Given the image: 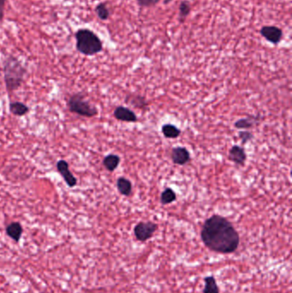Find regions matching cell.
Returning a JSON list of instances; mask_svg holds the SVG:
<instances>
[{"label":"cell","instance_id":"6da1fadb","mask_svg":"<svg viewBox=\"0 0 292 293\" xmlns=\"http://www.w3.org/2000/svg\"><path fill=\"white\" fill-rule=\"evenodd\" d=\"M201 237L205 246L217 253H233L240 243L239 234L232 223L217 214L204 222Z\"/></svg>","mask_w":292,"mask_h":293},{"label":"cell","instance_id":"7a4b0ae2","mask_svg":"<svg viewBox=\"0 0 292 293\" xmlns=\"http://www.w3.org/2000/svg\"><path fill=\"white\" fill-rule=\"evenodd\" d=\"M26 73V68L17 57L12 55L6 57L4 61V79L10 94L20 88Z\"/></svg>","mask_w":292,"mask_h":293},{"label":"cell","instance_id":"3957f363","mask_svg":"<svg viewBox=\"0 0 292 293\" xmlns=\"http://www.w3.org/2000/svg\"><path fill=\"white\" fill-rule=\"evenodd\" d=\"M76 47L85 56H94L103 50V43L95 32L89 29H80L75 34Z\"/></svg>","mask_w":292,"mask_h":293},{"label":"cell","instance_id":"277c9868","mask_svg":"<svg viewBox=\"0 0 292 293\" xmlns=\"http://www.w3.org/2000/svg\"><path fill=\"white\" fill-rule=\"evenodd\" d=\"M67 105L71 112L83 117L93 118L98 115V109L85 100L83 93H78L69 97Z\"/></svg>","mask_w":292,"mask_h":293},{"label":"cell","instance_id":"5b68a950","mask_svg":"<svg viewBox=\"0 0 292 293\" xmlns=\"http://www.w3.org/2000/svg\"><path fill=\"white\" fill-rule=\"evenodd\" d=\"M157 229L158 225L154 222H140L134 228V232L137 240L146 242L147 240L152 238Z\"/></svg>","mask_w":292,"mask_h":293},{"label":"cell","instance_id":"8992f818","mask_svg":"<svg viewBox=\"0 0 292 293\" xmlns=\"http://www.w3.org/2000/svg\"><path fill=\"white\" fill-rule=\"evenodd\" d=\"M261 34L268 42L277 45L283 38V31L276 26H264L261 29Z\"/></svg>","mask_w":292,"mask_h":293},{"label":"cell","instance_id":"52a82bcc","mask_svg":"<svg viewBox=\"0 0 292 293\" xmlns=\"http://www.w3.org/2000/svg\"><path fill=\"white\" fill-rule=\"evenodd\" d=\"M57 169L69 188H73L78 185V180L69 170V164L66 160L59 159L57 162Z\"/></svg>","mask_w":292,"mask_h":293},{"label":"cell","instance_id":"ba28073f","mask_svg":"<svg viewBox=\"0 0 292 293\" xmlns=\"http://www.w3.org/2000/svg\"><path fill=\"white\" fill-rule=\"evenodd\" d=\"M172 159L176 165H185L190 160V154L187 148L177 147L172 149Z\"/></svg>","mask_w":292,"mask_h":293},{"label":"cell","instance_id":"9c48e42d","mask_svg":"<svg viewBox=\"0 0 292 293\" xmlns=\"http://www.w3.org/2000/svg\"><path fill=\"white\" fill-rule=\"evenodd\" d=\"M114 117L116 120L123 122L134 123L137 121V117L135 112L124 106H118L115 109Z\"/></svg>","mask_w":292,"mask_h":293},{"label":"cell","instance_id":"30bf717a","mask_svg":"<svg viewBox=\"0 0 292 293\" xmlns=\"http://www.w3.org/2000/svg\"><path fill=\"white\" fill-rule=\"evenodd\" d=\"M247 155L244 148L234 145L229 151V159L236 165H244L246 161Z\"/></svg>","mask_w":292,"mask_h":293},{"label":"cell","instance_id":"8fae6325","mask_svg":"<svg viewBox=\"0 0 292 293\" xmlns=\"http://www.w3.org/2000/svg\"><path fill=\"white\" fill-rule=\"evenodd\" d=\"M6 231L7 236L13 239L15 242L18 243L23 235V226L19 222H12L6 226Z\"/></svg>","mask_w":292,"mask_h":293},{"label":"cell","instance_id":"7c38bea8","mask_svg":"<svg viewBox=\"0 0 292 293\" xmlns=\"http://www.w3.org/2000/svg\"><path fill=\"white\" fill-rule=\"evenodd\" d=\"M10 111L15 116L22 117L26 114L29 113V108L28 105H25L24 103L19 102V101H15L10 104Z\"/></svg>","mask_w":292,"mask_h":293},{"label":"cell","instance_id":"4fadbf2b","mask_svg":"<svg viewBox=\"0 0 292 293\" xmlns=\"http://www.w3.org/2000/svg\"><path fill=\"white\" fill-rule=\"evenodd\" d=\"M117 188L121 195L129 197L132 193V184L129 180L121 177L117 180Z\"/></svg>","mask_w":292,"mask_h":293},{"label":"cell","instance_id":"5bb4252c","mask_svg":"<svg viewBox=\"0 0 292 293\" xmlns=\"http://www.w3.org/2000/svg\"><path fill=\"white\" fill-rule=\"evenodd\" d=\"M120 160V157L117 154H109L104 158L103 165L107 171H113L118 168Z\"/></svg>","mask_w":292,"mask_h":293},{"label":"cell","instance_id":"9a60e30c","mask_svg":"<svg viewBox=\"0 0 292 293\" xmlns=\"http://www.w3.org/2000/svg\"><path fill=\"white\" fill-rule=\"evenodd\" d=\"M162 133L166 138L175 139L180 136L181 131L177 126L171 125V124H166L162 126Z\"/></svg>","mask_w":292,"mask_h":293},{"label":"cell","instance_id":"2e32d148","mask_svg":"<svg viewBox=\"0 0 292 293\" xmlns=\"http://www.w3.org/2000/svg\"><path fill=\"white\" fill-rule=\"evenodd\" d=\"M258 116L256 117H249L246 118V119H241V120H238L237 122L235 123L236 128L238 129H250L254 127L255 125H256L258 122Z\"/></svg>","mask_w":292,"mask_h":293},{"label":"cell","instance_id":"e0dca14e","mask_svg":"<svg viewBox=\"0 0 292 293\" xmlns=\"http://www.w3.org/2000/svg\"><path fill=\"white\" fill-rule=\"evenodd\" d=\"M204 280H205V287H204L203 293H220L218 285L216 283L214 277H206Z\"/></svg>","mask_w":292,"mask_h":293},{"label":"cell","instance_id":"ac0fdd59","mask_svg":"<svg viewBox=\"0 0 292 293\" xmlns=\"http://www.w3.org/2000/svg\"><path fill=\"white\" fill-rule=\"evenodd\" d=\"M177 199V196L173 190L171 188H166L165 191L161 193V202L163 205H167L172 202H175Z\"/></svg>","mask_w":292,"mask_h":293},{"label":"cell","instance_id":"d6986e66","mask_svg":"<svg viewBox=\"0 0 292 293\" xmlns=\"http://www.w3.org/2000/svg\"><path fill=\"white\" fill-rule=\"evenodd\" d=\"M95 12L98 17L102 21H106L110 17V12L105 3H100L95 7Z\"/></svg>","mask_w":292,"mask_h":293},{"label":"cell","instance_id":"ffe728a7","mask_svg":"<svg viewBox=\"0 0 292 293\" xmlns=\"http://www.w3.org/2000/svg\"><path fill=\"white\" fill-rule=\"evenodd\" d=\"M190 11H191V6H190V4L189 2L183 1L180 4V6H179V20H180L181 23H183L186 19L189 13H190Z\"/></svg>","mask_w":292,"mask_h":293},{"label":"cell","instance_id":"44dd1931","mask_svg":"<svg viewBox=\"0 0 292 293\" xmlns=\"http://www.w3.org/2000/svg\"><path fill=\"white\" fill-rule=\"evenodd\" d=\"M131 105L135 107H138V108H141L143 106H147L148 105V103H147L146 100L144 99L143 97L141 96H133L131 98Z\"/></svg>","mask_w":292,"mask_h":293},{"label":"cell","instance_id":"7402d4cb","mask_svg":"<svg viewBox=\"0 0 292 293\" xmlns=\"http://www.w3.org/2000/svg\"><path fill=\"white\" fill-rule=\"evenodd\" d=\"M239 137L242 140L243 143H247L249 141L252 139L253 134L249 131H240L239 132Z\"/></svg>","mask_w":292,"mask_h":293},{"label":"cell","instance_id":"603a6c76","mask_svg":"<svg viewBox=\"0 0 292 293\" xmlns=\"http://www.w3.org/2000/svg\"><path fill=\"white\" fill-rule=\"evenodd\" d=\"M140 6H153L159 3L161 0H136Z\"/></svg>","mask_w":292,"mask_h":293},{"label":"cell","instance_id":"cb8c5ba5","mask_svg":"<svg viewBox=\"0 0 292 293\" xmlns=\"http://www.w3.org/2000/svg\"><path fill=\"white\" fill-rule=\"evenodd\" d=\"M5 6H6V0H0V23L3 21L5 16Z\"/></svg>","mask_w":292,"mask_h":293},{"label":"cell","instance_id":"d4e9b609","mask_svg":"<svg viewBox=\"0 0 292 293\" xmlns=\"http://www.w3.org/2000/svg\"><path fill=\"white\" fill-rule=\"evenodd\" d=\"M172 0H165V4H168L172 2Z\"/></svg>","mask_w":292,"mask_h":293}]
</instances>
